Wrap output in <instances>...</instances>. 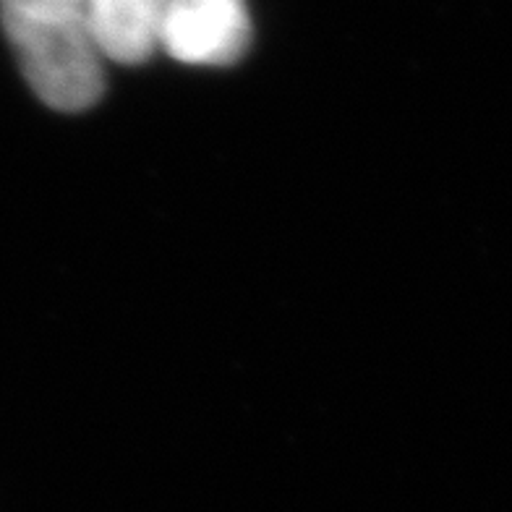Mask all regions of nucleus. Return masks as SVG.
<instances>
[{
    "instance_id": "3",
    "label": "nucleus",
    "mask_w": 512,
    "mask_h": 512,
    "mask_svg": "<svg viewBox=\"0 0 512 512\" xmlns=\"http://www.w3.org/2000/svg\"><path fill=\"white\" fill-rule=\"evenodd\" d=\"M84 6L102 61L136 66L160 50L168 0H84Z\"/></svg>"
},
{
    "instance_id": "2",
    "label": "nucleus",
    "mask_w": 512,
    "mask_h": 512,
    "mask_svg": "<svg viewBox=\"0 0 512 512\" xmlns=\"http://www.w3.org/2000/svg\"><path fill=\"white\" fill-rule=\"evenodd\" d=\"M251 42L243 0H168L160 48L186 66H230Z\"/></svg>"
},
{
    "instance_id": "1",
    "label": "nucleus",
    "mask_w": 512,
    "mask_h": 512,
    "mask_svg": "<svg viewBox=\"0 0 512 512\" xmlns=\"http://www.w3.org/2000/svg\"><path fill=\"white\" fill-rule=\"evenodd\" d=\"M0 21L29 87L61 113L92 108L105 87V61L84 0H0Z\"/></svg>"
}]
</instances>
